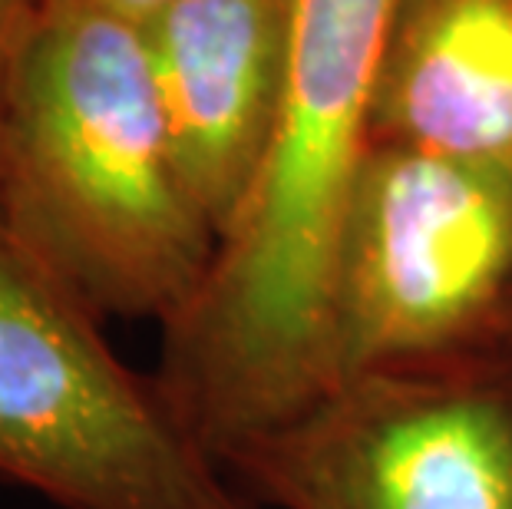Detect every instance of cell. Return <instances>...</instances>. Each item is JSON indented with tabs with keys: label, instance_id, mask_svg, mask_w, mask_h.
<instances>
[{
	"label": "cell",
	"instance_id": "6da1fadb",
	"mask_svg": "<svg viewBox=\"0 0 512 509\" xmlns=\"http://www.w3.org/2000/svg\"><path fill=\"white\" fill-rule=\"evenodd\" d=\"M400 0H294L281 116L195 295L159 324L162 391L222 457L328 391V298L374 146Z\"/></svg>",
	"mask_w": 512,
	"mask_h": 509
},
{
	"label": "cell",
	"instance_id": "7a4b0ae2",
	"mask_svg": "<svg viewBox=\"0 0 512 509\" xmlns=\"http://www.w3.org/2000/svg\"><path fill=\"white\" fill-rule=\"evenodd\" d=\"M0 222L100 318L166 324L219 232L185 186L133 20L43 4L0 100Z\"/></svg>",
	"mask_w": 512,
	"mask_h": 509
},
{
	"label": "cell",
	"instance_id": "3957f363",
	"mask_svg": "<svg viewBox=\"0 0 512 509\" xmlns=\"http://www.w3.org/2000/svg\"><path fill=\"white\" fill-rule=\"evenodd\" d=\"M0 480L53 509H265L4 222Z\"/></svg>",
	"mask_w": 512,
	"mask_h": 509
},
{
	"label": "cell",
	"instance_id": "277c9868",
	"mask_svg": "<svg viewBox=\"0 0 512 509\" xmlns=\"http://www.w3.org/2000/svg\"><path fill=\"white\" fill-rule=\"evenodd\" d=\"M219 463L265 509H512V351L351 374Z\"/></svg>",
	"mask_w": 512,
	"mask_h": 509
},
{
	"label": "cell",
	"instance_id": "5b68a950",
	"mask_svg": "<svg viewBox=\"0 0 512 509\" xmlns=\"http://www.w3.org/2000/svg\"><path fill=\"white\" fill-rule=\"evenodd\" d=\"M512 172L374 143L347 202L328 298V387L503 344Z\"/></svg>",
	"mask_w": 512,
	"mask_h": 509
},
{
	"label": "cell",
	"instance_id": "8992f818",
	"mask_svg": "<svg viewBox=\"0 0 512 509\" xmlns=\"http://www.w3.org/2000/svg\"><path fill=\"white\" fill-rule=\"evenodd\" d=\"M291 14L294 0H172L136 24L179 172L219 238L275 136Z\"/></svg>",
	"mask_w": 512,
	"mask_h": 509
},
{
	"label": "cell",
	"instance_id": "52a82bcc",
	"mask_svg": "<svg viewBox=\"0 0 512 509\" xmlns=\"http://www.w3.org/2000/svg\"><path fill=\"white\" fill-rule=\"evenodd\" d=\"M374 143L512 172V0H400Z\"/></svg>",
	"mask_w": 512,
	"mask_h": 509
},
{
	"label": "cell",
	"instance_id": "ba28073f",
	"mask_svg": "<svg viewBox=\"0 0 512 509\" xmlns=\"http://www.w3.org/2000/svg\"><path fill=\"white\" fill-rule=\"evenodd\" d=\"M40 7L43 0H0V100H4V86L20 53V43H24Z\"/></svg>",
	"mask_w": 512,
	"mask_h": 509
},
{
	"label": "cell",
	"instance_id": "9c48e42d",
	"mask_svg": "<svg viewBox=\"0 0 512 509\" xmlns=\"http://www.w3.org/2000/svg\"><path fill=\"white\" fill-rule=\"evenodd\" d=\"M43 4L100 10V14H113V17H123V20H133V24H139V20L149 17L152 10L172 4V0H43Z\"/></svg>",
	"mask_w": 512,
	"mask_h": 509
},
{
	"label": "cell",
	"instance_id": "30bf717a",
	"mask_svg": "<svg viewBox=\"0 0 512 509\" xmlns=\"http://www.w3.org/2000/svg\"><path fill=\"white\" fill-rule=\"evenodd\" d=\"M503 344L512 351V314H509V324H506V334H503Z\"/></svg>",
	"mask_w": 512,
	"mask_h": 509
}]
</instances>
